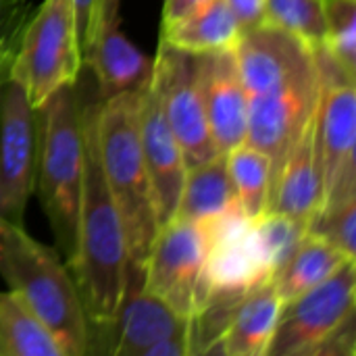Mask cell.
<instances>
[{
    "mask_svg": "<svg viewBox=\"0 0 356 356\" xmlns=\"http://www.w3.org/2000/svg\"><path fill=\"white\" fill-rule=\"evenodd\" d=\"M94 106L96 100L81 104L86 167L75 250L67 259V267L77 284L86 309L92 334V353H104L125 292L129 250L123 219L111 196L98 159Z\"/></svg>",
    "mask_w": 356,
    "mask_h": 356,
    "instance_id": "cell-1",
    "label": "cell"
},
{
    "mask_svg": "<svg viewBox=\"0 0 356 356\" xmlns=\"http://www.w3.org/2000/svg\"><path fill=\"white\" fill-rule=\"evenodd\" d=\"M142 90L96 98L94 106L100 167L123 219L129 265L140 271L159 232L156 198L140 140Z\"/></svg>",
    "mask_w": 356,
    "mask_h": 356,
    "instance_id": "cell-2",
    "label": "cell"
},
{
    "mask_svg": "<svg viewBox=\"0 0 356 356\" xmlns=\"http://www.w3.org/2000/svg\"><path fill=\"white\" fill-rule=\"evenodd\" d=\"M0 277L50 327L65 356L92 355V334L77 284L58 252L23 225L0 217Z\"/></svg>",
    "mask_w": 356,
    "mask_h": 356,
    "instance_id": "cell-3",
    "label": "cell"
},
{
    "mask_svg": "<svg viewBox=\"0 0 356 356\" xmlns=\"http://www.w3.org/2000/svg\"><path fill=\"white\" fill-rule=\"evenodd\" d=\"M77 86L52 94L40 111V152L35 190L52 234L69 259L75 250L77 215L83 188L86 142Z\"/></svg>",
    "mask_w": 356,
    "mask_h": 356,
    "instance_id": "cell-4",
    "label": "cell"
},
{
    "mask_svg": "<svg viewBox=\"0 0 356 356\" xmlns=\"http://www.w3.org/2000/svg\"><path fill=\"white\" fill-rule=\"evenodd\" d=\"M81 67L71 0H44L27 21L13 77L25 88L29 102L40 108L60 88L77 83Z\"/></svg>",
    "mask_w": 356,
    "mask_h": 356,
    "instance_id": "cell-5",
    "label": "cell"
},
{
    "mask_svg": "<svg viewBox=\"0 0 356 356\" xmlns=\"http://www.w3.org/2000/svg\"><path fill=\"white\" fill-rule=\"evenodd\" d=\"M313 52L321 83L317 119L323 202H332L356 194V81L342 71L325 46H317Z\"/></svg>",
    "mask_w": 356,
    "mask_h": 356,
    "instance_id": "cell-6",
    "label": "cell"
},
{
    "mask_svg": "<svg viewBox=\"0 0 356 356\" xmlns=\"http://www.w3.org/2000/svg\"><path fill=\"white\" fill-rule=\"evenodd\" d=\"M150 81L159 96L165 119L184 148L188 167L219 156L204 111L200 54L179 50L159 40L156 56L152 58Z\"/></svg>",
    "mask_w": 356,
    "mask_h": 356,
    "instance_id": "cell-7",
    "label": "cell"
},
{
    "mask_svg": "<svg viewBox=\"0 0 356 356\" xmlns=\"http://www.w3.org/2000/svg\"><path fill=\"white\" fill-rule=\"evenodd\" d=\"M207 238L200 223L171 217L150 244L142 286L192 319L207 298Z\"/></svg>",
    "mask_w": 356,
    "mask_h": 356,
    "instance_id": "cell-8",
    "label": "cell"
},
{
    "mask_svg": "<svg viewBox=\"0 0 356 356\" xmlns=\"http://www.w3.org/2000/svg\"><path fill=\"white\" fill-rule=\"evenodd\" d=\"M355 315L356 259H353L319 286L284 302L267 356H313Z\"/></svg>",
    "mask_w": 356,
    "mask_h": 356,
    "instance_id": "cell-9",
    "label": "cell"
},
{
    "mask_svg": "<svg viewBox=\"0 0 356 356\" xmlns=\"http://www.w3.org/2000/svg\"><path fill=\"white\" fill-rule=\"evenodd\" d=\"M40 152V111L25 88L10 77L0 88V217L23 225L35 192Z\"/></svg>",
    "mask_w": 356,
    "mask_h": 356,
    "instance_id": "cell-10",
    "label": "cell"
},
{
    "mask_svg": "<svg viewBox=\"0 0 356 356\" xmlns=\"http://www.w3.org/2000/svg\"><path fill=\"white\" fill-rule=\"evenodd\" d=\"M252 223L254 219L246 217L240 207L200 223L207 238L204 302L238 305L244 294L271 280L261 261Z\"/></svg>",
    "mask_w": 356,
    "mask_h": 356,
    "instance_id": "cell-11",
    "label": "cell"
},
{
    "mask_svg": "<svg viewBox=\"0 0 356 356\" xmlns=\"http://www.w3.org/2000/svg\"><path fill=\"white\" fill-rule=\"evenodd\" d=\"M319 88V71H315L248 100L246 144L259 148L269 159L273 186L302 127L317 108Z\"/></svg>",
    "mask_w": 356,
    "mask_h": 356,
    "instance_id": "cell-12",
    "label": "cell"
},
{
    "mask_svg": "<svg viewBox=\"0 0 356 356\" xmlns=\"http://www.w3.org/2000/svg\"><path fill=\"white\" fill-rule=\"evenodd\" d=\"M234 56L248 98L269 94L317 71L313 48L273 23L242 31Z\"/></svg>",
    "mask_w": 356,
    "mask_h": 356,
    "instance_id": "cell-13",
    "label": "cell"
},
{
    "mask_svg": "<svg viewBox=\"0 0 356 356\" xmlns=\"http://www.w3.org/2000/svg\"><path fill=\"white\" fill-rule=\"evenodd\" d=\"M142 271L127 265V282L106 353L144 356L150 346L167 338L190 342V319L142 286Z\"/></svg>",
    "mask_w": 356,
    "mask_h": 356,
    "instance_id": "cell-14",
    "label": "cell"
},
{
    "mask_svg": "<svg viewBox=\"0 0 356 356\" xmlns=\"http://www.w3.org/2000/svg\"><path fill=\"white\" fill-rule=\"evenodd\" d=\"M140 140H142V150L156 198L159 227H161L177 211L181 186L188 173V161L179 140L175 138L173 129L165 119L152 81H148L142 90Z\"/></svg>",
    "mask_w": 356,
    "mask_h": 356,
    "instance_id": "cell-15",
    "label": "cell"
},
{
    "mask_svg": "<svg viewBox=\"0 0 356 356\" xmlns=\"http://www.w3.org/2000/svg\"><path fill=\"white\" fill-rule=\"evenodd\" d=\"M200 83L211 138L219 154H227L246 142L250 100L234 50L200 54Z\"/></svg>",
    "mask_w": 356,
    "mask_h": 356,
    "instance_id": "cell-16",
    "label": "cell"
},
{
    "mask_svg": "<svg viewBox=\"0 0 356 356\" xmlns=\"http://www.w3.org/2000/svg\"><path fill=\"white\" fill-rule=\"evenodd\" d=\"M321 202L323 173L319 154V119L315 108L275 179L269 211L288 215L307 225Z\"/></svg>",
    "mask_w": 356,
    "mask_h": 356,
    "instance_id": "cell-17",
    "label": "cell"
},
{
    "mask_svg": "<svg viewBox=\"0 0 356 356\" xmlns=\"http://www.w3.org/2000/svg\"><path fill=\"white\" fill-rule=\"evenodd\" d=\"M83 67H90L98 81V98L140 90L152 75V58L121 31L119 17L102 23L83 54Z\"/></svg>",
    "mask_w": 356,
    "mask_h": 356,
    "instance_id": "cell-18",
    "label": "cell"
},
{
    "mask_svg": "<svg viewBox=\"0 0 356 356\" xmlns=\"http://www.w3.org/2000/svg\"><path fill=\"white\" fill-rule=\"evenodd\" d=\"M282 307L284 302L273 280L259 284L236 305L219 342L209 355L267 356Z\"/></svg>",
    "mask_w": 356,
    "mask_h": 356,
    "instance_id": "cell-19",
    "label": "cell"
},
{
    "mask_svg": "<svg viewBox=\"0 0 356 356\" xmlns=\"http://www.w3.org/2000/svg\"><path fill=\"white\" fill-rule=\"evenodd\" d=\"M240 25L225 0H213L186 19L161 27V40L196 54L234 50L240 40Z\"/></svg>",
    "mask_w": 356,
    "mask_h": 356,
    "instance_id": "cell-20",
    "label": "cell"
},
{
    "mask_svg": "<svg viewBox=\"0 0 356 356\" xmlns=\"http://www.w3.org/2000/svg\"><path fill=\"white\" fill-rule=\"evenodd\" d=\"M234 207L238 204L229 181L225 154H219L207 163L188 167L173 217L207 223Z\"/></svg>",
    "mask_w": 356,
    "mask_h": 356,
    "instance_id": "cell-21",
    "label": "cell"
},
{
    "mask_svg": "<svg viewBox=\"0 0 356 356\" xmlns=\"http://www.w3.org/2000/svg\"><path fill=\"white\" fill-rule=\"evenodd\" d=\"M0 356H65L50 327L13 290L0 292Z\"/></svg>",
    "mask_w": 356,
    "mask_h": 356,
    "instance_id": "cell-22",
    "label": "cell"
},
{
    "mask_svg": "<svg viewBox=\"0 0 356 356\" xmlns=\"http://www.w3.org/2000/svg\"><path fill=\"white\" fill-rule=\"evenodd\" d=\"M346 261L353 259L330 242L307 234L288 263L275 273L273 286L282 302H288L332 277Z\"/></svg>",
    "mask_w": 356,
    "mask_h": 356,
    "instance_id": "cell-23",
    "label": "cell"
},
{
    "mask_svg": "<svg viewBox=\"0 0 356 356\" xmlns=\"http://www.w3.org/2000/svg\"><path fill=\"white\" fill-rule=\"evenodd\" d=\"M225 163L240 211L250 219L265 215L271 204L273 188L269 159L259 148L244 142L225 154Z\"/></svg>",
    "mask_w": 356,
    "mask_h": 356,
    "instance_id": "cell-24",
    "label": "cell"
},
{
    "mask_svg": "<svg viewBox=\"0 0 356 356\" xmlns=\"http://www.w3.org/2000/svg\"><path fill=\"white\" fill-rule=\"evenodd\" d=\"M252 232L265 271L273 280L307 236V225L288 215L267 211L265 215L254 219Z\"/></svg>",
    "mask_w": 356,
    "mask_h": 356,
    "instance_id": "cell-25",
    "label": "cell"
},
{
    "mask_svg": "<svg viewBox=\"0 0 356 356\" xmlns=\"http://www.w3.org/2000/svg\"><path fill=\"white\" fill-rule=\"evenodd\" d=\"M267 21L300 38L311 48L325 44L323 0H267Z\"/></svg>",
    "mask_w": 356,
    "mask_h": 356,
    "instance_id": "cell-26",
    "label": "cell"
},
{
    "mask_svg": "<svg viewBox=\"0 0 356 356\" xmlns=\"http://www.w3.org/2000/svg\"><path fill=\"white\" fill-rule=\"evenodd\" d=\"M307 234L330 242L346 257L356 259V194L323 202L309 219Z\"/></svg>",
    "mask_w": 356,
    "mask_h": 356,
    "instance_id": "cell-27",
    "label": "cell"
},
{
    "mask_svg": "<svg viewBox=\"0 0 356 356\" xmlns=\"http://www.w3.org/2000/svg\"><path fill=\"white\" fill-rule=\"evenodd\" d=\"M325 2V48L342 71L356 81V0Z\"/></svg>",
    "mask_w": 356,
    "mask_h": 356,
    "instance_id": "cell-28",
    "label": "cell"
},
{
    "mask_svg": "<svg viewBox=\"0 0 356 356\" xmlns=\"http://www.w3.org/2000/svg\"><path fill=\"white\" fill-rule=\"evenodd\" d=\"M31 13L29 0H0V88L13 77Z\"/></svg>",
    "mask_w": 356,
    "mask_h": 356,
    "instance_id": "cell-29",
    "label": "cell"
},
{
    "mask_svg": "<svg viewBox=\"0 0 356 356\" xmlns=\"http://www.w3.org/2000/svg\"><path fill=\"white\" fill-rule=\"evenodd\" d=\"M71 6L75 13L81 60H83V54L88 52L96 33L102 27V0H71Z\"/></svg>",
    "mask_w": 356,
    "mask_h": 356,
    "instance_id": "cell-30",
    "label": "cell"
},
{
    "mask_svg": "<svg viewBox=\"0 0 356 356\" xmlns=\"http://www.w3.org/2000/svg\"><path fill=\"white\" fill-rule=\"evenodd\" d=\"M356 315L346 319L317 350L313 356H355L356 355Z\"/></svg>",
    "mask_w": 356,
    "mask_h": 356,
    "instance_id": "cell-31",
    "label": "cell"
},
{
    "mask_svg": "<svg viewBox=\"0 0 356 356\" xmlns=\"http://www.w3.org/2000/svg\"><path fill=\"white\" fill-rule=\"evenodd\" d=\"M242 31L254 29L267 21V0H225Z\"/></svg>",
    "mask_w": 356,
    "mask_h": 356,
    "instance_id": "cell-32",
    "label": "cell"
},
{
    "mask_svg": "<svg viewBox=\"0 0 356 356\" xmlns=\"http://www.w3.org/2000/svg\"><path fill=\"white\" fill-rule=\"evenodd\" d=\"M209 2H213V0H165L163 2V25L161 27L186 19L188 15L200 10Z\"/></svg>",
    "mask_w": 356,
    "mask_h": 356,
    "instance_id": "cell-33",
    "label": "cell"
},
{
    "mask_svg": "<svg viewBox=\"0 0 356 356\" xmlns=\"http://www.w3.org/2000/svg\"><path fill=\"white\" fill-rule=\"evenodd\" d=\"M119 2L121 0H102V23L119 17Z\"/></svg>",
    "mask_w": 356,
    "mask_h": 356,
    "instance_id": "cell-34",
    "label": "cell"
}]
</instances>
